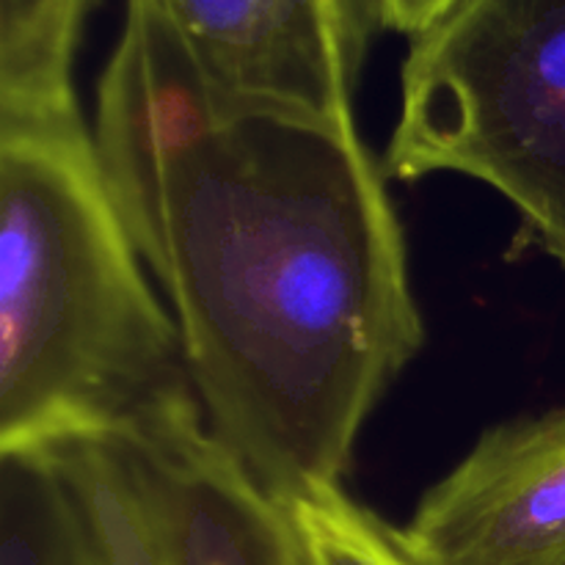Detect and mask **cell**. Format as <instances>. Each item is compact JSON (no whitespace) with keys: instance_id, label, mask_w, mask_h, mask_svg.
<instances>
[{"instance_id":"obj_1","label":"cell","mask_w":565,"mask_h":565,"mask_svg":"<svg viewBox=\"0 0 565 565\" xmlns=\"http://www.w3.org/2000/svg\"><path fill=\"white\" fill-rule=\"evenodd\" d=\"M94 141L210 434L285 505L345 491L364 423L425 345L356 125L226 97L160 0H125Z\"/></svg>"},{"instance_id":"obj_2","label":"cell","mask_w":565,"mask_h":565,"mask_svg":"<svg viewBox=\"0 0 565 565\" xmlns=\"http://www.w3.org/2000/svg\"><path fill=\"white\" fill-rule=\"evenodd\" d=\"M86 121H0V452L202 408Z\"/></svg>"},{"instance_id":"obj_3","label":"cell","mask_w":565,"mask_h":565,"mask_svg":"<svg viewBox=\"0 0 565 565\" xmlns=\"http://www.w3.org/2000/svg\"><path fill=\"white\" fill-rule=\"evenodd\" d=\"M384 171L494 188L565 268V0H461L412 39Z\"/></svg>"},{"instance_id":"obj_4","label":"cell","mask_w":565,"mask_h":565,"mask_svg":"<svg viewBox=\"0 0 565 565\" xmlns=\"http://www.w3.org/2000/svg\"><path fill=\"white\" fill-rule=\"evenodd\" d=\"M210 86L259 108L356 125L370 0H160Z\"/></svg>"},{"instance_id":"obj_5","label":"cell","mask_w":565,"mask_h":565,"mask_svg":"<svg viewBox=\"0 0 565 565\" xmlns=\"http://www.w3.org/2000/svg\"><path fill=\"white\" fill-rule=\"evenodd\" d=\"M395 530L414 565H565V406L486 430Z\"/></svg>"},{"instance_id":"obj_6","label":"cell","mask_w":565,"mask_h":565,"mask_svg":"<svg viewBox=\"0 0 565 565\" xmlns=\"http://www.w3.org/2000/svg\"><path fill=\"white\" fill-rule=\"evenodd\" d=\"M119 441L136 463L163 565H312L292 508L210 434L202 408Z\"/></svg>"},{"instance_id":"obj_7","label":"cell","mask_w":565,"mask_h":565,"mask_svg":"<svg viewBox=\"0 0 565 565\" xmlns=\"http://www.w3.org/2000/svg\"><path fill=\"white\" fill-rule=\"evenodd\" d=\"M94 0H0V121L81 119L75 53Z\"/></svg>"},{"instance_id":"obj_8","label":"cell","mask_w":565,"mask_h":565,"mask_svg":"<svg viewBox=\"0 0 565 565\" xmlns=\"http://www.w3.org/2000/svg\"><path fill=\"white\" fill-rule=\"evenodd\" d=\"M0 565H110L81 491L50 450L0 452Z\"/></svg>"},{"instance_id":"obj_9","label":"cell","mask_w":565,"mask_h":565,"mask_svg":"<svg viewBox=\"0 0 565 565\" xmlns=\"http://www.w3.org/2000/svg\"><path fill=\"white\" fill-rule=\"evenodd\" d=\"M47 450L81 491L110 565H163L136 463L119 439L88 436Z\"/></svg>"},{"instance_id":"obj_10","label":"cell","mask_w":565,"mask_h":565,"mask_svg":"<svg viewBox=\"0 0 565 565\" xmlns=\"http://www.w3.org/2000/svg\"><path fill=\"white\" fill-rule=\"evenodd\" d=\"M312 565H414L390 527L345 491L290 505Z\"/></svg>"},{"instance_id":"obj_11","label":"cell","mask_w":565,"mask_h":565,"mask_svg":"<svg viewBox=\"0 0 565 565\" xmlns=\"http://www.w3.org/2000/svg\"><path fill=\"white\" fill-rule=\"evenodd\" d=\"M461 0H370L375 25L408 36V42L445 20Z\"/></svg>"}]
</instances>
